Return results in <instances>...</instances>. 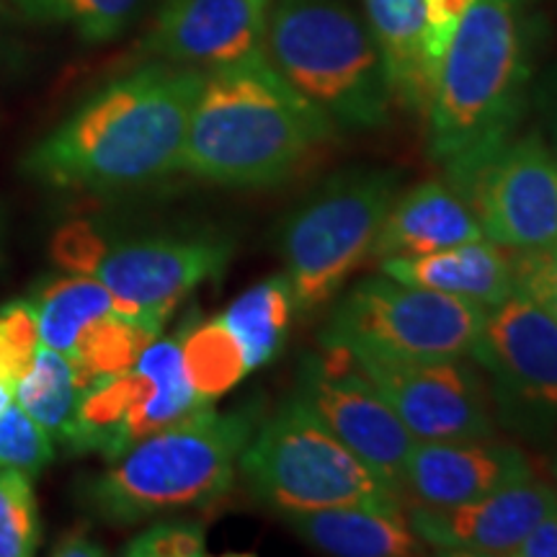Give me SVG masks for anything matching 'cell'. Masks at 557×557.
I'll return each instance as SVG.
<instances>
[{
	"label": "cell",
	"mask_w": 557,
	"mask_h": 557,
	"mask_svg": "<svg viewBox=\"0 0 557 557\" xmlns=\"http://www.w3.org/2000/svg\"><path fill=\"white\" fill-rule=\"evenodd\" d=\"M205 70L156 62L111 81L26 150V178L60 191H114L181 171Z\"/></svg>",
	"instance_id": "1"
},
{
	"label": "cell",
	"mask_w": 557,
	"mask_h": 557,
	"mask_svg": "<svg viewBox=\"0 0 557 557\" xmlns=\"http://www.w3.org/2000/svg\"><path fill=\"white\" fill-rule=\"evenodd\" d=\"M537 29L524 0H475L436 70L429 156L459 189L517 135L534 86Z\"/></svg>",
	"instance_id": "2"
},
{
	"label": "cell",
	"mask_w": 557,
	"mask_h": 557,
	"mask_svg": "<svg viewBox=\"0 0 557 557\" xmlns=\"http://www.w3.org/2000/svg\"><path fill=\"white\" fill-rule=\"evenodd\" d=\"M336 124L297 94L267 52L205 73L181 171L230 189H263L295 176L331 143Z\"/></svg>",
	"instance_id": "3"
},
{
	"label": "cell",
	"mask_w": 557,
	"mask_h": 557,
	"mask_svg": "<svg viewBox=\"0 0 557 557\" xmlns=\"http://www.w3.org/2000/svg\"><path fill=\"white\" fill-rule=\"evenodd\" d=\"M259 406L218 413L212 406L139 438L109 468L75 480V504L109 527H132L205 508L233 485Z\"/></svg>",
	"instance_id": "4"
},
{
	"label": "cell",
	"mask_w": 557,
	"mask_h": 557,
	"mask_svg": "<svg viewBox=\"0 0 557 557\" xmlns=\"http://www.w3.org/2000/svg\"><path fill=\"white\" fill-rule=\"evenodd\" d=\"M267 58L336 127L387 124L393 94L372 29L346 0H271Z\"/></svg>",
	"instance_id": "5"
},
{
	"label": "cell",
	"mask_w": 557,
	"mask_h": 557,
	"mask_svg": "<svg viewBox=\"0 0 557 557\" xmlns=\"http://www.w3.org/2000/svg\"><path fill=\"white\" fill-rule=\"evenodd\" d=\"M250 496L276 513L320 508L403 511V496L374 475L297 395L253 431L238 459Z\"/></svg>",
	"instance_id": "6"
},
{
	"label": "cell",
	"mask_w": 557,
	"mask_h": 557,
	"mask_svg": "<svg viewBox=\"0 0 557 557\" xmlns=\"http://www.w3.org/2000/svg\"><path fill=\"white\" fill-rule=\"evenodd\" d=\"M400 194L393 169H346L312 191L284 222L278 248L299 312L325 305L372 256Z\"/></svg>",
	"instance_id": "7"
},
{
	"label": "cell",
	"mask_w": 557,
	"mask_h": 557,
	"mask_svg": "<svg viewBox=\"0 0 557 557\" xmlns=\"http://www.w3.org/2000/svg\"><path fill=\"white\" fill-rule=\"evenodd\" d=\"M487 310L444 292L413 287L382 274L354 284L331 312L320 346L354 357L434 361L470 359Z\"/></svg>",
	"instance_id": "8"
},
{
	"label": "cell",
	"mask_w": 557,
	"mask_h": 557,
	"mask_svg": "<svg viewBox=\"0 0 557 557\" xmlns=\"http://www.w3.org/2000/svg\"><path fill=\"white\" fill-rule=\"evenodd\" d=\"M472 361L500 426L542 442L557 429V323L521 292L487 310Z\"/></svg>",
	"instance_id": "9"
},
{
	"label": "cell",
	"mask_w": 557,
	"mask_h": 557,
	"mask_svg": "<svg viewBox=\"0 0 557 557\" xmlns=\"http://www.w3.org/2000/svg\"><path fill=\"white\" fill-rule=\"evenodd\" d=\"M233 253V240L214 233L109 238L90 276L109 289L114 312L160 333L194 289L225 274Z\"/></svg>",
	"instance_id": "10"
},
{
	"label": "cell",
	"mask_w": 557,
	"mask_h": 557,
	"mask_svg": "<svg viewBox=\"0 0 557 557\" xmlns=\"http://www.w3.org/2000/svg\"><path fill=\"white\" fill-rule=\"evenodd\" d=\"M295 395L374 475L403 496L416 438L346 348L320 346V354L302 357Z\"/></svg>",
	"instance_id": "11"
},
{
	"label": "cell",
	"mask_w": 557,
	"mask_h": 557,
	"mask_svg": "<svg viewBox=\"0 0 557 557\" xmlns=\"http://www.w3.org/2000/svg\"><path fill=\"white\" fill-rule=\"evenodd\" d=\"M457 191L500 248L532 250L557 240V150L540 132L513 135Z\"/></svg>",
	"instance_id": "12"
},
{
	"label": "cell",
	"mask_w": 557,
	"mask_h": 557,
	"mask_svg": "<svg viewBox=\"0 0 557 557\" xmlns=\"http://www.w3.org/2000/svg\"><path fill=\"white\" fill-rule=\"evenodd\" d=\"M354 359L380 387L416 442L496 436L485 380L472 359Z\"/></svg>",
	"instance_id": "13"
},
{
	"label": "cell",
	"mask_w": 557,
	"mask_h": 557,
	"mask_svg": "<svg viewBox=\"0 0 557 557\" xmlns=\"http://www.w3.org/2000/svg\"><path fill=\"white\" fill-rule=\"evenodd\" d=\"M557 508L553 485L527 478L462 506H410L416 534L442 555L513 557L527 534Z\"/></svg>",
	"instance_id": "14"
},
{
	"label": "cell",
	"mask_w": 557,
	"mask_h": 557,
	"mask_svg": "<svg viewBox=\"0 0 557 557\" xmlns=\"http://www.w3.org/2000/svg\"><path fill=\"white\" fill-rule=\"evenodd\" d=\"M271 0H165L145 50L186 67H225L267 50Z\"/></svg>",
	"instance_id": "15"
},
{
	"label": "cell",
	"mask_w": 557,
	"mask_h": 557,
	"mask_svg": "<svg viewBox=\"0 0 557 557\" xmlns=\"http://www.w3.org/2000/svg\"><path fill=\"white\" fill-rule=\"evenodd\" d=\"M527 478H534V472L524 451L493 436L416 442L403 493H410L421 506L449 508L491 496Z\"/></svg>",
	"instance_id": "16"
},
{
	"label": "cell",
	"mask_w": 557,
	"mask_h": 557,
	"mask_svg": "<svg viewBox=\"0 0 557 557\" xmlns=\"http://www.w3.org/2000/svg\"><path fill=\"white\" fill-rule=\"evenodd\" d=\"M480 238L483 227L468 199L447 181H423L395 197L369 259H416Z\"/></svg>",
	"instance_id": "17"
},
{
	"label": "cell",
	"mask_w": 557,
	"mask_h": 557,
	"mask_svg": "<svg viewBox=\"0 0 557 557\" xmlns=\"http://www.w3.org/2000/svg\"><path fill=\"white\" fill-rule=\"evenodd\" d=\"M380 263L382 274L403 284L444 292L485 310L496 308L517 292L511 253L487 238L416 259H387Z\"/></svg>",
	"instance_id": "18"
},
{
	"label": "cell",
	"mask_w": 557,
	"mask_h": 557,
	"mask_svg": "<svg viewBox=\"0 0 557 557\" xmlns=\"http://www.w3.org/2000/svg\"><path fill=\"white\" fill-rule=\"evenodd\" d=\"M284 521L299 540L325 555L413 557L426 553V542L410 527L406 511L344 506L284 513Z\"/></svg>",
	"instance_id": "19"
},
{
	"label": "cell",
	"mask_w": 557,
	"mask_h": 557,
	"mask_svg": "<svg viewBox=\"0 0 557 557\" xmlns=\"http://www.w3.org/2000/svg\"><path fill=\"white\" fill-rule=\"evenodd\" d=\"M369 29L377 41L393 101L426 116L434 70L426 60V0H364Z\"/></svg>",
	"instance_id": "20"
},
{
	"label": "cell",
	"mask_w": 557,
	"mask_h": 557,
	"mask_svg": "<svg viewBox=\"0 0 557 557\" xmlns=\"http://www.w3.org/2000/svg\"><path fill=\"white\" fill-rule=\"evenodd\" d=\"M152 389V382L143 369L132 367L127 372L111 374L90 382L81 389L75 429L67 449L75 455L107 457L109 462L129 447L127 423L135 410L143 406Z\"/></svg>",
	"instance_id": "21"
},
{
	"label": "cell",
	"mask_w": 557,
	"mask_h": 557,
	"mask_svg": "<svg viewBox=\"0 0 557 557\" xmlns=\"http://www.w3.org/2000/svg\"><path fill=\"white\" fill-rule=\"evenodd\" d=\"M295 310V292H292L289 278L276 274L248 287L222 312L227 329L240 341L250 372L278 357Z\"/></svg>",
	"instance_id": "22"
},
{
	"label": "cell",
	"mask_w": 557,
	"mask_h": 557,
	"mask_svg": "<svg viewBox=\"0 0 557 557\" xmlns=\"http://www.w3.org/2000/svg\"><path fill=\"white\" fill-rule=\"evenodd\" d=\"M41 344L70 354L86 325L114 310L109 289L90 274L54 276L34 292Z\"/></svg>",
	"instance_id": "23"
},
{
	"label": "cell",
	"mask_w": 557,
	"mask_h": 557,
	"mask_svg": "<svg viewBox=\"0 0 557 557\" xmlns=\"http://www.w3.org/2000/svg\"><path fill=\"white\" fill-rule=\"evenodd\" d=\"M178 346L194 393L212 406L250 374L240 341L233 336L222 315L186 325Z\"/></svg>",
	"instance_id": "24"
},
{
	"label": "cell",
	"mask_w": 557,
	"mask_h": 557,
	"mask_svg": "<svg viewBox=\"0 0 557 557\" xmlns=\"http://www.w3.org/2000/svg\"><path fill=\"white\" fill-rule=\"evenodd\" d=\"M78 398L81 385L67 354L41 344L32 369L16 385V406L24 408L54 444L67 447L75 429Z\"/></svg>",
	"instance_id": "25"
},
{
	"label": "cell",
	"mask_w": 557,
	"mask_h": 557,
	"mask_svg": "<svg viewBox=\"0 0 557 557\" xmlns=\"http://www.w3.org/2000/svg\"><path fill=\"white\" fill-rule=\"evenodd\" d=\"M156 338L158 331L137 323V320L124 318L114 310L94 320L83 329L67 354L81 389L101 377L127 372V369L135 367L145 346L152 344Z\"/></svg>",
	"instance_id": "26"
},
{
	"label": "cell",
	"mask_w": 557,
	"mask_h": 557,
	"mask_svg": "<svg viewBox=\"0 0 557 557\" xmlns=\"http://www.w3.org/2000/svg\"><path fill=\"white\" fill-rule=\"evenodd\" d=\"M32 24L67 26L86 41H109L135 21L145 0H11Z\"/></svg>",
	"instance_id": "27"
},
{
	"label": "cell",
	"mask_w": 557,
	"mask_h": 557,
	"mask_svg": "<svg viewBox=\"0 0 557 557\" xmlns=\"http://www.w3.org/2000/svg\"><path fill=\"white\" fill-rule=\"evenodd\" d=\"M41 542L34 478L21 470L0 472V557H32Z\"/></svg>",
	"instance_id": "28"
},
{
	"label": "cell",
	"mask_w": 557,
	"mask_h": 557,
	"mask_svg": "<svg viewBox=\"0 0 557 557\" xmlns=\"http://www.w3.org/2000/svg\"><path fill=\"white\" fill-rule=\"evenodd\" d=\"M54 442L24 408L13 406L0 413V472L21 470L37 478L52 465Z\"/></svg>",
	"instance_id": "29"
},
{
	"label": "cell",
	"mask_w": 557,
	"mask_h": 557,
	"mask_svg": "<svg viewBox=\"0 0 557 557\" xmlns=\"http://www.w3.org/2000/svg\"><path fill=\"white\" fill-rule=\"evenodd\" d=\"M41 346L37 308L32 299H11L0 308V380L16 387Z\"/></svg>",
	"instance_id": "30"
},
{
	"label": "cell",
	"mask_w": 557,
	"mask_h": 557,
	"mask_svg": "<svg viewBox=\"0 0 557 557\" xmlns=\"http://www.w3.org/2000/svg\"><path fill=\"white\" fill-rule=\"evenodd\" d=\"M207 527L197 519H160L124 542L127 557H205Z\"/></svg>",
	"instance_id": "31"
},
{
	"label": "cell",
	"mask_w": 557,
	"mask_h": 557,
	"mask_svg": "<svg viewBox=\"0 0 557 557\" xmlns=\"http://www.w3.org/2000/svg\"><path fill=\"white\" fill-rule=\"evenodd\" d=\"M511 253L517 292L547 310L557 323V240L532 250H508Z\"/></svg>",
	"instance_id": "32"
},
{
	"label": "cell",
	"mask_w": 557,
	"mask_h": 557,
	"mask_svg": "<svg viewBox=\"0 0 557 557\" xmlns=\"http://www.w3.org/2000/svg\"><path fill=\"white\" fill-rule=\"evenodd\" d=\"M109 246V235L90 220L65 222L52 238V259L70 274H94Z\"/></svg>",
	"instance_id": "33"
},
{
	"label": "cell",
	"mask_w": 557,
	"mask_h": 557,
	"mask_svg": "<svg viewBox=\"0 0 557 557\" xmlns=\"http://www.w3.org/2000/svg\"><path fill=\"white\" fill-rule=\"evenodd\" d=\"M472 3L475 0H426V34H423V45H426V60L431 70H434V78L438 62H442L457 26L468 16Z\"/></svg>",
	"instance_id": "34"
},
{
	"label": "cell",
	"mask_w": 557,
	"mask_h": 557,
	"mask_svg": "<svg viewBox=\"0 0 557 557\" xmlns=\"http://www.w3.org/2000/svg\"><path fill=\"white\" fill-rule=\"evenodd\" d=\"M532 103L545 124L547 143L557 150V65L547 67L532 86Z\"/></svg>",
	"instance_id": "35"
},
{
	"label": "cell",
	"mask_w": 557,
	"mask_h": 557,
	"mask_svg": "<svg viewBox=\"0 0 557 557\" xmlns=\"http://www.w3.org/2000/svg\"><path fill=\"white\" fill-rule=\"evenodd\" d=\"M513 557H557V508L527 534Z\"/></svg>",
	"instance_id": "36"
},
{
	"label": "cell",
	"mask_w": 557,
	"mask_h": 557,
	"mask_svg": "<svg viewBox=\"0 0 557 557\" xmlns=\"http://www.w3.org/2000/svg\"><path fill=\"white\" fill-rule=\"evenodd\" d=\"M50 555H58V557L60 555L62 557H101V555H107V547H103L99 540L90 537L88 529L75 527V529H70V532L60 534V537L54 540Z\"/></svg>",
	"instance_id": "37"
},
{
	"label": "cell",
	"mask_w": 557,
	"mask_h": 557,
	"mask_svg": "<svg viewBox=\"0 0 557 557\" xmlns=\"http://www.w3.org/2000/svg\"><path fill=\"white\" fill-rule=\"evenodd\" d=\"M13 403H16V387L9 385L5 380H0V413H5Z\"/></svg>",
	"instance_id": "38"
},
{
	"label": "cell",
	"mask_w": 557,
	"mask_h": 557,
	"mask_svg": "<svg viewBox=\"0 0 557 557\" xmlns=\"http://www.w3.org/2000/svg\"><path fill=\"white\" fill-rule=\"evenodd\" d=\"M549 470H553V478H555V483H557V457L553 459V465H549Z\"/></svg>",
	"instance_id": "39"
},
{
	"label": "cell",
	"mask_w": 557,
	"mask_h": 557,
	"mask_svg": "<svg viewBox=\"0 0 557 557\" xmlns=\"http://www.w3.org/2000/svg\"><path fill=\"white\" fill-rule=\"evenodd\" d=\"M524 3H532V0H524Z\"/></svg>",
	"instance_id": "40"
}]
</instances>
